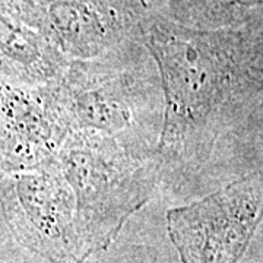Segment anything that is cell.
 <instances>
[{"instance_id": "3957f363", "label": "cell", "mask_w": 263, "mask_h": 263, "mask_svg": "<svg viewBox=\"0 0 263 263\" xmlns=\"http://www.w3.org/2000/svg\"><path fill=\"white\" fill-rule=\"evenodd\" d=\"M263 219V171L170 209L168 235L183 263H238Z\"/></svg>"}, {"instance_id": "ba28073f", "label": "cell", "mask_w": 263, "mask_h": 263, "mask_svg": "<svg viewBox=\"0 0 263 263\" xmlns=\"http://www.w3.org/2000/svg\"><path fill=\"white\" fill-rule=\"evenodd\" d=\"M246 54L254 79L263 88V37L246 38Z\"/></svg>"}, {"instance_id": "7a4b0ae2", "label": "cell", "mask_w": 263, "mask_h": 263, "mask_svg": "<svg viewBox=\"0 0 263 263\" xmlns=\"http://www.w3.org/2000/svg\"><path fill=\"white\" fill-rule=\"evenodd\" d=\"M132 151L124 141L95 132L72 130L56 161L75 197L85 254L107 250L123 226L149 200L160 158Z\"/></svg>"}, {"instance_id": "277c9868", "label": "cell", "mask_w": 263, "mask_h": 263, "mask_svg": "<svg viewBox=\"0 0 263 263\" xmlns=\"http://www.w3.org/2000/svg\"><path fill=\"white\" fill-rule=\"evenodd\" d=\"M3 212L19 240L51 263H84L76 203L57 161L24 170L0 189Z\"/></svg>"}, {"instance_id": "8992f818", "label": "cell", "mask_w": 263, "mask_h": 263, "mask_svg": "<svg viewBox=\"0 0 263 263\" xmlns=\"http://www.w3.org/2000/svg\"><path fill=\"white\" fill-rule=\"evenodd\" d=\"M54 84L72 130L122 139L120 135L130 127L135 94L132 79L119 69L107 63L72 60Z\"/></svg>"}, {"instance_id": "5b68a950", "label": "cell", "mask_w": 263, "mask_h": 263, "mask_svg": "<svg viewBox=\"0 0 263 263\" xmlns=\"http://www.w3.org/2000/svg\"><path fill=\"white\" fill-rule=\"evenodd\" d=\"M72 126L56 84L0 85V155L22 170L56 160Z\"/></svg>"}, {"instance_id": "6da1fadb", "label": "cell", "mask_w": 263, "mask_h": 263, "mask_svg": "<svg viewBox=\"0 0 263 263\" xmlns=\"http://www.w3.org/2000/svg\"><path fill=\"white\" fill-rule=\"evenodd\" d=\"M142 32L165 94L157 155L206 151L234 101L263 89L250 72L245 35L197 31L158 18L146 22Z\"/></svg>"}, {"instance_id": "52a82bcc", "label": "cell", "mask_w": 263, "mask_h": 263, "mask_svg": "<svg viewBox=\"0 0 263 263\" xmlns=\"http://www.w3.org/2000/svg\"><path fill=\"white\" fill-rule=\"evenodd\" d=\"M46 37L66 60H91L117 43L123 34L119 15L94 0H47Z\"/></svg>"}]
</instances>
